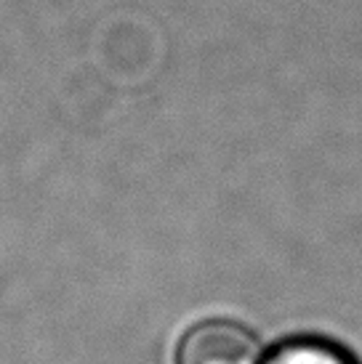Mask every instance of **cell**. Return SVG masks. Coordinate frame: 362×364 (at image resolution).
Segmentation results:
<instances>
[{
    "instance_id": "cell-1",
    "label": "cell",
    "mask_w": 362,
    "mask_h": 364,
    "mask_svg": "<svg viewBox=\"0 0 362 364\" xmlns=\"http://www.w3.org/2000/svg\"><path fill=\"white\" fill-rule=\"evenodd\" d=\"M173 364H262V346L240 322L205 319L181 335Z\"/></svg>"
},
{
    "instance_id": "cell-2",
    "label": "cell",
    "mask_w": 362,
    "mask_h": 364,
    "mask_svg": "<svg viewBox=\"0 0 362 364\" xmlns=\"http://www.w3.org/2000/svg\"><path fill=\"white\" fill-rule=\"evenodd\" d=\"M264 364H357L343 348L317 341V338H299L282 343Z\"/></svg>"
}]
</instances>
